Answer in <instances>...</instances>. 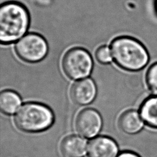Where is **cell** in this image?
<instances>
[{
    "mask_svg": "<svg viewBox=\"0 0 157 157\" xmlns=\"http://www.w3.org/2000/svg\"><path fill=\"white\" fill-rule=\"evenodd\" d=\"M114 62L128 71H138L148 64L150 56L146 47L132 37L123 36L114 39L110 44Z\"/></svg>",
    "mask_w": 157,
    "mask_h": 157,
    "instance_id": "cell-1",
    "label": "cell"
},
{
    "mask_svg": "<svg viewBox=\"0 0 157 157\" xmlns=\"http://www.w3.org/2000/svg\"><path fill=\"white\" fill-rule=\"evenodd\" d=\"M29 24L27 9L16 1H7L1 5L0 40L2 44L17 41L26 32Z\"/></svg>",
    "mask_w": 157,
    "mask_h": 157,
    "instance_id": "cell-2",
    "label": "cell"
},
{
    "mask_svg": "<svg viewBox=\"0 0 157 157\" xmlns=\"http://www.w3.org/2000/svg\"><path fill=\"white\" fill-rule=\"evenodd\" d=\"M54 121L51 109L40 103L28 102L21 105L14 117L16 127L21 131L39 132L49 128Z\"/></svg>",
    "mask_w": 157,
    "mask_h": 157,
    "instance_id": "cell-3",
    "label": "cell"
},
{
    "mask_svg": "<svg viewBox=\"0 0 157 157\" xmlns=\"http://www.w3.org/2000/svg\"><path fill=\"white\" fill-rule=\"evenodd\" d=\"M62 68L65 75L71 79L77 80L90 75L93 61L90 53L80 47L71 48L64 54Z\"/></svg>",
    "mask_w": 157,
    "mask_h": 157,
    "instance_id": "cell-4",
    "label": "cell"
},
{
    "mask_svg": "<svg viewBox=\"0 0 157 157\" xmlns=\"http://www.w3.org/2000/svg\"><path fill=\"white\" fill-rule=\"evenodd\" d=\"M15 51L18 58L23 61L37 63L45 57L48 52V45L42 36L30 33L17 41Z\"/></svg>",
    "mask_w": 157,
    "mask_h": 157,
    "instance_id": "cell-5",
    "label": "cell"
},
{
    "mask_svg": "<svg viewBox=\"0 0 157 157\" xmlns=\"http://www.w3.org/2000/svg\"><path fill=\"white\" fill-rule=\"evenodd\" d=\"M102 123L101 117L96 110L85 109L77 115L75 128L80 136L86 138H91L99 133Z\"/></svg>",
    "mask_w": 157,
    "mask_h": 157,
    "instance_id": "cell-6",
    "label": "cell"
},
{
    "mask_svg": "<svg viewBox=\"0 0 157 157\" xmlns=\"http://www.w3.org/2000/svg\"><path fill=\"white\" fill-rule=\"evenodd\" d=\"M96 94V87L91 78H85L75 82L70 90L72 101L79 105L89 104L94 100Z\"/></svg>",
    "mask_w": 157,
    "mask_h": 157,
    "instance_id": "cell-7",
    "label": "cell"
},
{
    "mask_svg": "<svg viewBox=\"0 0 157 157\" xmlns=\"http://www.w3.org/2000/svg\"><path fill=\"white\" fill-rule=\"evenodd\" d=\"M118 148L115 142L106 136L91 140L87 148L88 157H117Z\"/></svg>",
    "mask_w": 157,
    "mask_h": 157,
    "instance_id": "cell-8",
    "label": "cell"
},
{
    "mask_svg": "<svg viewBox=\"0 0 157 157\" xmlns=\"http://www.w3.org/2000/svg\"><path fill=\"white\" fill-rule=\"evenodd\" d=\"M144 123L138 111L128 110L124 112L119 117L118 126L120 129L128 134H134L140 132Z\"/></svg>",
    "mask_w": 157,
    "mask_h": 157,
    "instance_id": "cell-9",
    "label": "cell"
},
{
    "mask_svg": "<svg viewBox=\"0 0 157 157\" xmlns=\"http://www.w3.org/2000/svg\"><path fill=\"white\" fill-rule=\"evenodd\" d=\"M61 150L67 157H82L86 149V142L81 137L71 135L66 137L61 143Z\"/></svg>",
    "mask_w": 157,
    "mask_h": 157,
    "instance_id": "cell-10",
    "label": "cell"
},
{
    "mask_svg": "<svg viewBox=\"0 0 157 157\" xmlns=\"http://www.w3.org/2000/svg\"><path fill=\"white\" fill-rule=\"evenodd\" d=\"M147 126L157 129V95H151L142 102L139 111Z\"/></svg>",
    "mask_w": 157,
    "mask_h": 157,
    "instance_id": "cell-11",
    "label": "cell"
},
{
    "mask_svg": "<svg viewBox=\"0 0 157 157\" xmlns=\"http://www.w3.org/2000/svg\"><path fill=\"white\" fill-rule=\"evenodd\" d=\"M21 104L19 95L12 90H4L0 94V109L6 115L13 113Z\"/></svg>",
    "mask_w": 157,
    "mask_h": 157,
    "instance_id": "cell-12",
    "label": "cell"
},
{
    "mask_svg": "<svg viewBox=\"0 0 157 157\" xmlns=\"http://www.w3.org/2000/svg\"><path fill=\"white\" fill-rule=\"evenodd\" d=\"M145 83L152 95H157V61L150 66L145 74Z\"/></svg>",
    "mask_w": 157,
    "mask_h": 157,
    "instance_id": "cell-13",
    "label": "cell"
},
{
    "mask_svg": "<svg viewBox=\"0 0 157 157\" xmlns=\"http://www.w3.org/2000/svg\"><path fill=\"white\" fill-rule=\"evenodd\" d=\"M95 57L101 64H108L112 61V54L109 47L106 45L100 46L96 51Z\"/></svg>",
    "mask_w": 157,
    "mask_h": 157,
    "instance_id": "cell-14",
    "label": "cell"
},
{
    "mask_svg": "<svg viewBox=\"0 0 157 157\" xmlns=\"http://www.w3.org/2000/svg\"><path fill=\"white\" fill-rule=\"evenodd\" d=\"M117 157H140L139 155H138L137 153H134L132 151H123L119 154Z\"/></svg>",
    "mask_w": 157,
    "mask_h": 157,
    "instance_id": "cell-15",
    "label": "cell"
}]
</instances>
